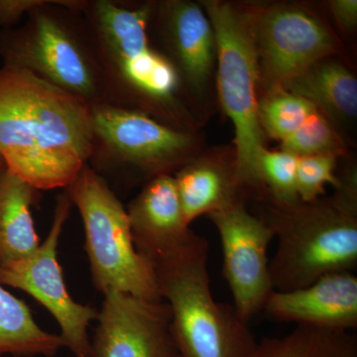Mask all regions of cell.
<instances>
[{"label": "cell", "mask_w": 357, "mask_h": 357, "mask_svg": "<svg viewBox=\"0 0 357 357\" xmlns=\"http://www.w3.org/2000/svg\"><path fill=\"white\" fill-rule=\"evenodd\" d=\"M173 177L188 225L201 215L246 202L237 182L234 147L201 152Z\"/></svg>", "instance_id": "obj_16"}, {"label": "cell", "mask_w": 357, "mask_h": 357, "mask_svg": "<svg viewBox=\"0 0 357 357\" xmlns=\"http://www.w3.org/2000/svg\"><path fill=\"white\" fill-rule=\"evenodd\" d=\"M263 312L281 323L349 332L357 328V277L340 272L307 287L273 291Z\"/></svg>", "instance_id": "obj_14"}, {"label": "cell", "mask_w": 357, "mask_h": 357, "mask_svg": "<svg viewBox=\"0 0 357 357\" xmlns=\"http://www.w3.org/2000/svg\"><path fill=\"white\" fill-rule=\"evenodd\" d=\"M154 3L138 7L109 0L86 1L83 10L89 42L102 70L107 102L140 110L178 130L194 132L192 114L180 100V77L162 52L150 44Z\"/></svg>", "instance_id": "obj_2"}, {"label": "cell", "mask_w": 357, "mask_h": 357, "mask_svg": "<svg viewBox=\"0 0 357 357\" xmlns=\"http://www.w3.org/2000/svg\"><path fill=\"white\" fill-rule=\"evenodd\" d=\"M126 211L136 250L151 263L180 248L195 234L185 222L172 175L147 181Z\"/></svg>", "instance_id": "obj_15"}, {"label": "cell", "mask_w": 357, "mask_h": 357, "mask_svg": "<svg viewBox=\"0 0 357 357\" xmlns=\"http://www.w3.org/2000/svg\"><path fill=\"white\" fill-rule=\"evenodd\" d=\"M84 6L81 0H48L28 14L24 25L0 34V55L3 66L27 70L91 107L107 102L95 51L55 9L79 13Z\"/></svg>", "instance_id": "obj_6"}, {"label": "cell", "mask_w": 357, "mask_h": 357, "mask_svg": "<svg viewBox=\"0 0 357 357\" xmlns=\"http://www.w3.org/2000/svg\"><path fill=\"white\" fill-rule=\"evenodd\" d=\"M208 241L195 232L153 264L162 300L181 357H255L258 342L232 305L213 298Z\"/></svg>", "instance_id": "obj_4"}, {"label": "cell", "mask_w": 357, "mask_h": 357, "mask_svg": "<svg viewBox=\"0 0 357 357\" xmlns=\"http://www.w3.org/2000/svg\"><path fill=\"white\" fill-rule=\"evenodd\" d=\"M217 41L218 98L234 126L236 176L245 199L264 201L260 158L265 134L258 116L259 58L250 4L202 1Z\"/></svg>", "instance_id": "obj_5"}, {"label": "cell", "mask_w": 357, "mask_h": 357, "mask_svg": "<svg viewBox=\"0 0 357 357\" xmlns=\"http://www.w3.org/2000/svg\"><path fill=\"white\" fill-rule=\"evenodd\" d=\"M220 234L223 275L234 298V309L245 323L263 311L274 289L268 248L273 231L238 201L208 215Z\"/></svg>", "instance_id": "obj_11"}, {"label": "cell", "mask_w": 357, "mask_h": 357, "mask_svg": "<svg viewBox=\"0 0 357 357\" xmlns=\"http://www.w3.org/2000/svg\"><path fill=\"white\" fill-rule=\"evenodd\" d=\"M337 158L331 156L301 157L298 161L297 192L300 202L309 203L326 196V185L338 187L335 174Z\"/></svg>", "instance_id": "obj_24"}, {"label": "cell", "mask_w": 357, "mask_h": 357, "mask_svg": "<svg viewBox=\"0 0 357 357\" xmlns=\"http://www.w3.org/2000/svg\"><path fill=\"white\" fill-rule=\"evenodd\" d=\"M255 357H357V337L347 331L297 326L284 337L263 338Z\"/></svg>", "instance_id": "obj_20"}, {"label": "cell", "mask_w": 357, "mask_h": 357, "mask_svg": "<svg viewBox=\"0 0 357 357\" xmlns=\"http://www.w3.org/2000/svg\"><path fill=\"white\" fill-rule=\"evenodd\" d=\"M250 7L263 91L285 89L311 66L342 49L328 21L306 4Z\"/></svg>", "instance_id": "obj_9"}, {"label": "cell", "mask_w": 357, "mask_h": 357, "mask_svg": "<svg viewBox=\"0 0 357 357\" xmlns=\"http://www.w3.org/2000/svg\"><path fill=\"white\" fill-rule=\"evenodd\" d=\"M103 297L91 357H181L165 301L140 299L119 291Z\"/></svg>", "instance_id": "obj_12"}, {"label": "cell", "mask_w": 357, "mask_h": 357, "mask_svg": "<svg viewBox=\"0 0 357 357\" xmlns=\"http://www.w3.org/2000/svg\"><path fill=\"white\" fill-rule=\"evenodd\" d=\"M65 192L83 220L84 248L96 290L163 301L153 264L136 250L128 211L107 181L88 165Z\"/></svg>", "instance_id": "obj_7"}, {"label": "cell", "mask_w": 357, "mask_h": 357, "mask_svg": "<svg viewBox=\"0 0 357 357\" xmlns=\"http://www.w3.org/2000/svg\"><path fill=\"white\" fill-rule=\"evenodd\" d=\"M298 161L297 156L283 150H263L260 158V175L265 192L263 202L281 204L300 202L297 192Z\"/></svg>", "instance_id": "obj_23"}, {"label": "cell", "mask_w": 357, "mask_h": 357, "mask_svg": "<svg viewBox=\"0 0 357 357\" xmlns=\"http://www.w3.org/2000/svg\"><path fill=\"white\" fill-rule=\"evenodd\" d=\"M152 17L181 86L192 102L203 103L217 65V41L206 11L189 0H167L154 3Z\"/></svg>", "instance_id": "obj_13"}, {"label": "cell", "mask_w": 357, "mask_h": 357, "mask_svg": "<svg viewBox=\"0 0 357 357\" xmlns=\"http://www.w3.org/2000/svg\"><path fill=\"white\" fill-rule=\"evenodd\" d=\"M316 112L314 105L302 96L285 89L263 91L258 102V116L265 136L284 140Z\"/></svg>", "instance_id": "obj_21"}, {"label": "cell", "mask_w": 357, "mask_h": 357, "mask_svg": "<svg viewBox=\"0 0 357 357\" xmlns=\"http://www.w3.org/2000/svg\"><path fill=\"white\" fill-rule=\"evenodd\" d=\"M36 194L7 169L0 175V264L27 257L41 244L31 213Z\"/></svg>", "instance_id": "obj_18"}, {"label": "cell", "mask_w": 357, "mask_h": 357, "mask_svg": "<svg viewBox=\"0 0 357 357\" xmlns=\"http://www.w3.org/2000/svg\"><path fill=\"white\" fill-rule=\"evenodd\" d=\"M48 0H0V25L10 29L24 15H28L37 7Z\"/></svg>", "instance_id": "obj_25"}, {"label": "cell", "mask_w": 357, "mask_h": 357, "mask_svg": "<svg viewBox=\"0 0 357 357\" xmlns=\"http://www.w3.org/2000/svg\"><path fill=\"white\" fill-rule=\"evenodd\" d=\"M91 109L93 154L98 152L103 160L128 167L146 182L172 175L202 152L194 132L171 128L140 110L109 102Z\"/></svg>", "instance_id": "obj_8"}, {"label": "cell", "mask_w": 357, "mask_h": 357, "mask_svg": "<svg viewBox=\"0 0 357 357\" xmlns=\"http://www.w3.org/2000/svg\"><path fill=\"white\" fill-rule=\"evenodd\" d=\"M278 239L269 263L274 291L307 287L357 266V198L335 191L309 203H255Z\"/></svg>", "instance_id": "obj_3"}, {"label": "cell", "mask_w": 357, "mask_h": 357, "mask_svg": "<svg viewBox=\"0 0 357 357\" xmlns=\"http://www.w3.org/2000/svg\"><path fill=\"white\" fill-rule=\"evenodd\" d=\"M95 149L89 103L17 68H0V156L34 189L68 188Z\"/></svg>", "instance_id": "obj_1"}, {"label": "cell", "mask_w": 357, "mask_h": 357, "mask_svg": "<svg viewBox=\"0 0 357 357\" xmlns=\"http://www.w3.org/2000/svg\"><path fill=\"white\" fill-rule=\"evenodd\" d=\"M285 89L311 102L337 129L356 119V77L335 56L311 66Z\"/></svg>", "instance_id": "obj_17"}, {"label": "cell", "mask_w": 357, "mask_h": 357, "mask_svg": "<svg viewBox=\"0 0 357 357\" xmlns=\"http://www.w3.org/2000/svg\"><path fill=\"white\" fill-rule=\"evenodd\" d=\"M328 7L340 29L352 32L357 24L356 0H332Z\"/></svg>", "instance_id": "obj_26"}, {"label": "cell", "mask_w": 357, "mask_h": 357, "mask_svg": "<svg viewBox=\"0 0 357 357\" xmlns=\"http://www.w3.org/2000/svg\"><path fill=\"white\" fill-rule=\"evenodd\" d=\"M281 147L298 158L331 156L338 159L347 153L342 133L317 109L295 132L281 141Z\"/></svg>", "instance_id": "obj_22"}, {"label": "cell", "mask_w": 357, "mask_h": 357, "mask_svg": "<svg viewBox=\"0 0 357 357\" xmlns=\"http://www.w3.org/2000/svg\"><path fill=\"white\" fill-rule=\"evenodd\" d=\"M4 170H6V163H4L3 159L0 156V175L3 172Z\"/></svg>", "instance_id": "obj_27"}, {"label": "cell", "mask_w": 357, "mask_h": 357, "mask_svg": "<svg viewBox=\"0 0 357 357\" xmlns=\"http://www.w3.org/2000/svg\"><path fill=\"white\" fill-rule=\"evenodd\" d=\"M64 347L60 335L42 330L27 305L0 284V357H51Z\"/></svg>", "instance_id": "obj_19"}, {"label": "cell", "mask_w": 357, "mask_h": 357, "mask_svg": "<svg viewBox=\"0 0 357 357\" xmlns=\"http://www.w3.org/2000/svg\"><path fill=\"white\" fill-rule=\"evenodd\" d=\"M72 204L67 192L59 196L48 236L31 255L0 264V284L38 301L57 321L65 347L76 357H91L88 328L98 311L70 297L58 260L59 241Z\"/></svg>", "instance_id": "obj_10"}]
</instances>
